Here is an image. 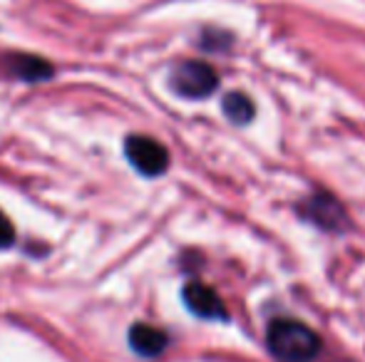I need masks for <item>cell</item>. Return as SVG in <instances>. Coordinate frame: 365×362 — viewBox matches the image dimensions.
Returning <instances> with one entry per match:
<instances>
[{
  "label": "cell",
  "mask_w": 365,
  "mask_h": 362,
  "mask_svg": "<svg viewBox=\"0 0 365 362\" xmlns=\"http://www.w3.org/2000/svg\"><path fill=\"white\" fill-rule=\"evenodd\" d=\"M15 243V228L8 221L3 211H0V248H10Z\"/></svg>",
  "instance_id": "obj_9"
},
{
  "label": "cell",
  "mask_w": 365,
  "mask_h": 362,
  "mask_svg": "<svg viewBox=\"0 0 365 362\" xmlns=\"http://www.w3.org/2000/svg\"><path fill=\"white\" fill-rule=\"evenodd\" d=\"M167 343H169L167 333L159 330V328H154V325L137 323V325H132V330H130L132 350L140 353L142 358H157L159 353H164Z\"/></svg>",
  "instance_id": "obj_6"
},
{
  "label": "cell",
  "mask_w": 365,
  "mask_h": 362,
  "mask_svg": "<svg viewBox=\"0 0 365 362\" xmlns=\"http://www.w3.org/2000/svg\"><path fill=\"white\" fill-rule=\"evenodd\" d=\"M266 345L279 362H311L321 353V340L298 320H274L266 333Z\"/></svg>",
  "instance_id": "obj_1"
},
{
  "label": "cell",
  "mask_w": 365,
  "mask_h": 362,
  "mask_svg": "<svg viewBox=\"0 0 365 362\" xmlns=\"http://www.w3.org/2000/svg\"><path fill=\"white\" fill-rule=\"evenodd\" d=\"M5 65H8L10 75H15V78H20V80H28V82L50 80V75H53V68H50L45 60L33 58V55H8Z\"/></svg>",
  "instance_id": "obj_7"
},
{
  "label": "cell",
  "mask_w": 365,
  "mask_h": 362,
  "mask_svg": "<svg viewBox=\"0 0 365 362\" xmlns=\"http://www.w3.org/2000/svg\"><path fill=\"white\" fill-rule=\"evenodd\" d=\"M125 154L130 164L145 176H159L167 171L169 154L157 139L145 134H132L125 142Z\"/></svg>",
  "instance_id": "obj_3"
},
{
  "label": "cell",
  "mask_w": 365,
  "mask_h": 362,
  "mask_svg": "<svg viewBox=\"0 0 365 362\" xmlns=\"http://www.w3.org/2000/svg\"><path fill=\"white\" fill-rule=\"evenodd\" d=\"M303 213H306V218H311L313 223H318L321 228H328V231H338L348 221L346 208L331 193H316L313 198H308L303 203Z\"/></svg>",
  "instance_id": "obj_5"
},
{
  "label": "cell",
  "mask_w": 365,
  "mask_h": 362,
  "mask_svg": "<svg viewBox=\"0 0 365 362\" xmlns=\"http://www.w3.org/2000/svg\"><path fill=\"white\" fill-rule=\"evenodd\" d=\"M224 112L234 124H249L256 115V107L244 92H229L224 97Z\"/></svg>",
  "instance_id": "obj_8"
},
{
  "label": "cell",
  "mask_w": 365,
  "mask_h": 362,
  "mask_svg": "<svg viewBox=\"0 0 365 362\" xmlns=\"http://www.w3.org/2000/svg\"><path fill=\"white\" fill-rule=\"evenodd\" d=\"M184 303L187 308L192 310L194 315L199 318H207V320H226V305L224 300L217 295V290L209 288L204 283H189L184 285Z\"/></svg>",
  "instance_id": "obj_4"
},
{
  "label": "cell",
  "mask_w": 365,
  "mask_h": 362,
  "mask_svg": "<svg viewBox=\"0 0 365 362\" xmlns=\"http://www.w3.org/2000/svg\"><path fill=\"white\" fill-rule=\"evenodd\" d=\"M172 87L177 95L187 97V100H202V97H209L219 87V78L212 65L189 60V63H179L174 68Z\"/></svg>",
  "instance_id": "obj_2"
}]
</instances>
